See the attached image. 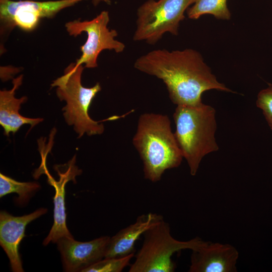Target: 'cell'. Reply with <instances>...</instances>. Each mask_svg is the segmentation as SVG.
I'll return each instance as SVG.
<instances>
[{
  "mask_svg": "<svg viewBox=\"0 0 272 272\" xmlns=\"http://www.w3.org/2000/svg\"><path fill=\"white\" fill-rule=\"evenodd\" d=\"M134 66L162 80L177 106L198 105L202 93L210 90L234 92L218 81L201 54L193 49L154 50L138 58Z\"/></svg>",
  "mask_w": 272,
  "mask_h": 272,
  "instance_id": "1",
  "label": "cell"
},
{
  "mask_svg": "<svg viewBox=\"0 0 272 272\" xmlns=\"http://www.w3.org/2000/svg\"><path fill=\"white\" fill-rule=\"evenodd\" d=\"M132 143L143 162L144 177L153 182L160 181L166 170L178 167L183 158L165 115H141Z\"/></svg>",
  "mask_w": 272,
  "mask_h": 272,
  "instance_id": "2",
  "label": "cell"
},
{
  "mask_svg": "<svg viewBox=\"0 0 272 272\" xmlns=\"http://www.w3.org/2000/svg\"><path fill=\"white\" fill-rule=\"evenodd\" d=\"M173 118L176 141L187 161L190 174L194 176L202 158L219 150L215 139L216 110L203 103L196 105H177Z\"/></svg>",
  "mask_w": 272,
  "mask_h": 272,
  "instance_id": "3",
  "label": "cell"
},
{
  "mask_svg": "<svg viewBox=\"0 0 272 272\" xmlns=\"http://www.w3.org/2000/svg\"><path fill=\"white\" fill-rule=\"evenodd\" d=\"M84 66L77 67L71 63L64 70V75L54 80L52 87H56V95L66 105L62 109L67 124L73 125L79 138L85 133L89 136L102 134L104 126L99 121L92 119L88 112L93 99L101 91L99 83L90 88L84 87L81 77Z\"/></svg>",
  "mask_w": 272,
  "mask_h": 272,
  "instance_id": "4",
  "label": "cell"
},
{
  "mask_svg": "<svg viewBox=\"0 0 272 272\" xmlns=\"http://www.w3.org/2000/svg\"><path fill=\"white\" fill-rule=\"evenodd\" d=\"M144 235L143 244L135 255L129 272H173L176 267L171 258L174 253L184 249L197 250L205 242L199 237L186 241L175 239L164 219Z\"/></svg>",
  "mask_w": 272,
  "mask_h": 272,
  "instance_id": "5",
  "label": "cell"
},
{
  "mask_svg": "<svg viewBox=\"0 0 272 272\" xmlns=\"http://www.w3.org/2000/svg\"><path fill=\"white\" fill-rule=\"evenodd\" d=\"M195 0H148L137 11L134 41L156 43L166 33L178 34L184 13Z\"/></svg>",
  "mask_w": 272,
  "mask_h": 272,
  "instance_id": "6",
  "label": "cell"
},
{
  "mask_svg": "<svg viewBox=\"0 0 272 272\" xmlns=\"http://www.w3.org/2000/svg\"><path fill=\"white\" fill-rule=\"evenodd\" d=\"M109 22V13L103 11L91 20L81 21L78 19L65 24L70 35L76 37L82 32L87 35L86 41L80 47L82 54L75 63L76 67L83 64L87 68L96 67L98 57L104 50H114L116 53L123 51L125 45L115 39L117 32L108 28Z\"/></svg>",
  "mask_w": 272,
  "mask_h": 272,
  "instance_id": "7",
  "label": "cell"
},
{
  "mask_svg": "<svg viewBox=\"0 0 272 272\" xmlns=\"http://www.w3.org/2000/svg\"><path fill=\"white\" fill-rule=\"evenodd\" d=\"M84 0H0L1 33H9L15 27L30 32L41 19L52 18L62 10Z\"/></svg>",
  "mask_w": 272,
  "mask_h": 272,
  "instance_id": "8",
  "label": "cell"
},
{
  "mask_svg": "<svg viewBox=\"0 0 272 272\" xmlns=\"http://www.w3.org/2000/svg\"><path fill=\"white\" fill-rule=\"evenodd\" d=\"M75 162L76 156H74L67 164L62 166L61 170L59 166H55V169L59 177L58 181L54 180L49 174L46 167V163H41L37 170V172L47 174L48 182L55 189V195L53 197V224L43 242L44 246H46L50 242L56 243L62 237H73L66 226L64 195L66 183L71 180L75 182V177L82 173V171L75 166Z\"/></svg>",
  "mask_w": 272,
  "mask_h": 272,
  "instance_id": "9",
  "label": "cell"
},
{
  "mask_svg": "<svg viewBox=\"0 0 272 272\" xmlns=\"http://www.w3.org/2000/svg\"><path fill=\"white\" fill-rule=\"evenodd\" d=\"M110 238L105 236L87 242L67 237L58 239L56 243L64 271L82 272L104 258Z\"/></svg>",
  "mask_w": 272,
  "mask_h": 272,
  "instance_id": "10",
  "label": "cell"
},
{
  "mask_svg": "<svg viewBox=\"0 0 272 272\" xmlns=\"http://www.w3.org/2000/svg\"><path fill=\"white\" fill-rule=\"evenodd\" d=\"M47 212V209L40 208L31 214L16 217L5 211H1L0 245L9 259L13 271H24L19 247L20 242L25 236L26 226Z\"/></svg>",
  "mask_w": 272,
  "mask_h": 272,
  "instance_id": "11",
  "label": "cell"
},
{
  "mask_svg": "<svg viewBox=\"0 0 272 272\" xmlns=\"http://www.w3.org/2000/svg\"><path fill=\"white\" fill-rule=\"evenodd\" d=\"M239 257L237 250L228 244L205 241L192 250L189 272H235Z\"/></svg>",
  "mask_w": 272,
  "mask_h": 272,
  "instance_id": "12",
  "label": "cell"
},
{
  "mask_svg": "<svg viewBox=\"0 0 272 272\" xmlns=\"http://www.w3.org/2000/svg\"><path fill=\"white\" fill-rule=\"evenodd\" d=\"M164 219L156 213L139 216L132 224L119 231L110 237L104 258H119L134 253L135 243L151 227Z\"/></svg>",
  "mask_w": 272,
  "mask_h": 272,
  "instance_id": "13",
  "label": "cell"
},
{
  "mask_svg": "<svg viewBox=\"0 0 272 272\" xmlns=\"http://www.w3.org/2000/svg\"><path fill=\"white\" fill-rule=\"evenodd\" d=\"M23 79V75L13 79V87L11 90L0 91V124L7 137L11 132L15 134L24 124H29L32 128L43 120L41 118L25 117L19 113L21 104L27 100L26 96L19 99L15 96L16 91L22 84Z\"/></svg>",
  "mask_w": 272,
  "mask_h": 272,
  "instance_id": "14",
  "label": "cell"
},
{
  "mask_svg": "<svg viewBox=\"0 0 272 272\" xmlns=\"http://www.w3.org/2000/svg\"><path fill=\"white\" fill-rule=\"evenodd\" d=\"M40 188L37 182H20L0 173V197L16 193L18 197L16 200L20 205H26L31 197Z\"/></svg>",
  "mask_w": 272,
  "mask_h": 272,
  "instance_id": "15",
  "label": "cell"
},
{
  "mask_svg": "<svg viewBox=\"0 0 272 272\" xmlns=\"http://www.w3.org/2000/svg\"><path fill=\"white\" fill-rule=\"evenodd\" d=\"M186 13L188 17L193 20L209 14L218 19L228 20L231 15L227 7V0H195Z\"/></svg>",
  "mask_w": 272,
  "mask_h": 272,
  "instance_id": "16",
  "label": "cell"
},
{
  "mask_svg": "<svg viewBox=\"0 0 272 272\" xmlns=\"http://www.w3.org/2000/svg\"><path fill=\"white\" fill-rule=\"evenodd\" d=\"M134 253L119 258H104L82 272H120L129 264Z\"/></svg>",
  "mask_w": 272,
  "mask_h": 272,
  "instance_id": "17",
  "label": "cell"
},
{
  "mask_svg": "<svg viewBox=\"0 0 272 272\" xmlns=\"http://www.w3.org/2000/svg\"><path fill=\"white\" fill-rule=\"evenodd\" d=\"M256 104L260 109L272 130V85L261 90L258 94Z\"/></svg>",
  "mask_w": 272,
  "mask_h": 272,
  "instance_id": "18",
  "label": "cell"
},
{
  "mask_svg": "<svg viewBox=\"0 0 272 272\" xmlns=\"http://www.w3.org/2000/svg\"><path fill=\"white\" fill-rule=\"evenodd\" d=\"M105 1V2H107V0H93V2L94 4V5H96L99 2H100V1Z\"/></svg>",
  "mask_w": 272,
  "mask_h": 272,
  "instance_id": "19",
  "label": "cell"
}]
</instances>
